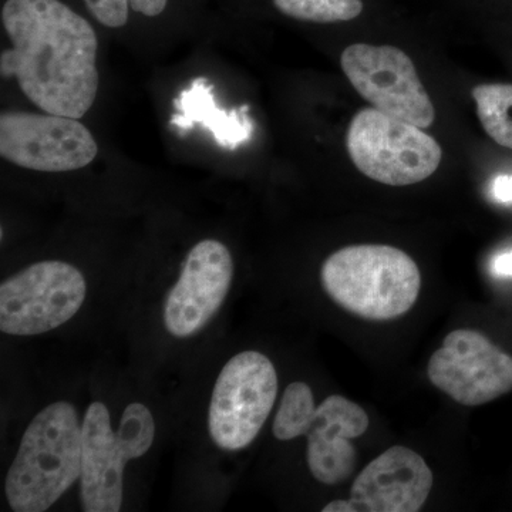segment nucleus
<instances>
[{
    "label": "nucleus",
    "instance_id": "nucleus-1",
    "mask_svg": "<svg viewBox=\"0 0 512 512\" xmlns=\"http://www.w3.org/2000/svg\"><path fill=\"white\" fill-rule=\"evenodd\" d=\"M2 25L12 49L0 56V73L45 113L82 119L99 92L93 26L62 0H6Z\"/></svg>",
    "mask_w": 512,
    "mask_h": 512
},
{
    "label": "nucleus",
    "instance_id": "nucleus-2",
    "mask_svg": "<svg viewBox=\"0 0 512 512\" xmlns=\"http://www.w3.org/2000/svg\"><path fill=\"white\" fill-rule=\"evenodd\" d=\"M83 426L72 403L49 404L30 421L5 480L15 512H43L82 474Z\"/></svg>",
    "mask_w": 512,
    "mask_h": 512
},
{
    "label": "nucleus",
    "instance_id": "nucleus-3",
    "mask_svg": "<svg viewBox=\"0 0 512 512\" xmlns=\"http://www.w3.org/2000/svg\"><path fill=\"white\" fill-rule=\"evenodd\" d=\"M320 281L330 299L367 320L406 315L420 295L421 275L412 256L389 245H352L329 256Z\"/></svg>",
    "mask_w": 512,
    "mask_h": 512
},
{
    "label": "nucleus",
    "instance_id": "nucleus-4",
    "mask_svg": "<svg viewBox=\"0 0 512 512\" xmlns=\"http://www.w3.org/2000/svg\"><path fill=\"white\" fill-rule=\"evenodd\" d=\"M156 437L153 414L144 404H128L119 430L101 402L90 404L83 421L80 491L86 512H119L123 505V473L128 460L148 453Z\"/></svg>",
    "mask_w": 512,
    "mask_h": 512
},
{
    "label": "nucleus",
    "instance_id": "nucleus-5",
    "mask_svg": "<svg viewBox=\"0 0 512 512\" xmlns=\"http://www.w3.org/2000/svg\"><path fill=\"white\" fill-rule=\"evenodd\" d=\"M357 170L377 183L404 187L429 178L441 163V147L420 127L376 109L359 111L346 138Z\"/></svg>",
    "mask_w": 512,
    "mask_h": 512
},
{
    "label": "nucleus",
    "instance_id": "nucleus-6",
    "mask_svg": "<svg viewBox=\"0 0 512 512\" xmlns=\"http://www.w3.org/2000/svg\"><path fill=\"white\" fill-rule=\"evenodd\" d=\"M86 296V278L76 266L37 262L0 285V330L12 336L50 332L74 318Z\"/></svg>",
    "mask_w": 512,
    "mask_h": 512
},
{
    "label": "nucleus",
    "instance_id": "nucleus-7",
    "mask_svg": "<svg viewBox=\"0 0 512 512\" xmlns=\"http://www.w3.org/2000/svg\"><path fill=\"white\" fill-rule=\"evenodd\" d=\"M278 396L271 360L256 350L238 353L222 367L212 390L208 430L222 450L248 447L264 427Z\"/></svg>",
    "mask_w": 512,
    "mask_h": 512
},
{
    "label": "nucleus",
    "instance_id": "nucleus-8",
    "mask_svg": "<svg viewBox=\"0 0 512 512\" xmlns=\"http://www.w3.org/2000/svg\"><path fill=\"white\" fill-rule=\"evenodd\" d=\"M97 153L93 134L79 119L28 111L0 116V156L18 167L67 173L93 163Z\"/></svg>",
    "mask_w": 512,
    "mask_h": 512
},
{
    "label": "nucleus",
    "instance_id": "nucleus-9",
    "mask_svg": "<svg viewBox=\"0 0 512 512\" xmlns=\"http://www.w3.org/2000/svg\"><path fill=\"white\" fill-rule=\"evenodd\" d=\"M343 72L373 109L420 128L430 127L436 110L406 53L393 46H349L340 56Z\"/></svg>",
    "mask_w": 512,
    "mask_h": 512
},
{
    "label": "nucleus",
    "instance_id": "nucleus-10",
    "mask_svg": "<svg viewBox=\"0 0 512 512\" xmlns=\"http://www.w3.org/2000/svg\"><path fill=\"white\" fill-rule=\"evenodd\" d=\"M427 376L454 402L481 406L512 392V356L483 333L458 329L430 357Z\"/></svg>",
    "mask_w": 512,
    "mask_h": 512
},
{
    "label": "nucleus",
    "instance_id": "nucleus-11",
    "mask_svg": "<svg viewBox=\"0 0 512 512\" xmlns=\"http://www.w3.org/2000/svg\"><path fill=\"white\" fill-rule=\"evenodd\" d=\"M234 278L231 252L220 241L204 239L185 259L177 284L164 303L165 329L185 339L200 332L220 311Z\"/></svg>",
    "mask_w": 512,
    "mask_h": 512
},
{
    "label": "nucleus",
    "instance_id": "nucleus-12",
    "mask_svg": "<svg viewBox=\"0 0 512 512\" xmlns=\"http://www.w3.org/2000/svg\"><path fill=\"white\" fill-rule=\"evenodd\" d=\"M429 464L409 447L394 446L356 477L350 500L357 512H417L433 487Z\"/></svg>",
    "mask_w": 512,
    "mask_h": 512
},
{
    "label": "nucleus",
    "instance_id": "nucleus-13",
    "mask_svg": "<svg viewBox=\"0 0 512 512\" xmlns=\"http://www.w3.org/2000/svg\"><path fill=\"white\" fill-rule=\"evenodd\" d=\"M178 111L170 120V126L185 134L200 124L210 131L218 146L235 150L247 143L254 133V121L248 116V106L238 110H222L214 99V87L204 77L192 80L190 89L181 92L174 101Z\"/></svg>",
    "mask_w": 512,
    "mask_h": 512
},
{
    "label": "nucleus",
    "instance_id": "nucleus-14",
    "mask_svg": "<svg viewBox=\"0 0 512 512\" xmlns=\"http://www.w3.org/2000/svg\"><path fill=\"white\" fill-rule=\"evenodd\" d=\"M473 99L485 133L512 150V84H480L474 87Z\"/></svg>",
    "mask_w": 512,
    "mask_h": 512
},
{
    "label": "nucleus",
    "instance_id": "nucleus-15",
    "mask_svg": "<svg viewBox=\"0 0 512 512\" xmlns=\"http://www.w3.org/2000/svg\"><path fill=\"white\" fill-rule=\"evenodd\" d=\"M315 410V399L309 384L303 382L289 384L282 394L281 406L272 426L276 439L289 441L306 436Z\"/></svg>",
    "mask_w": 512,
    "mask_h": 512
},
{
    "label": "nucleus",
    "instance_id": "nucleus-16",
    "mask_svg": "<svg viewBox=\"0 0 512 512\" xmlns=\"http://www.w3.org/2000/svg\"><path fill=\"white\" fill-rule=\"evenodd\" d=\"M309 470L319 483L336 485L352 476L356 467V450L349 439L308 444Z\"/></svg>",
    "mask_w": 512,
    "mask_h": 512
},
{
    "label": "nucleus",
    "instance_id": "nucleus-17",
    "mask_svg": "<svg viewBox=\"0 0 512 512\" xmlns=\"http://www.w3.org/2000/svg\"><path fill=\"white\" fill-rule=\"evenodd\" d=\"M288 18L313 23L348 22L363 12L362 0H274Z\"/></svg>",
    "mask_w": 512,
    "mask_h": 512
},
{
    "label": "nucleus",
    "instance_id": "nucleus-18",
    "mask_svg": "<svg viewBox=\"0 0 512 512\" xmlns=\"http://www.w3.org/2000/svg\"><path fill=\"white\" fill-rule=\"evenodd\" d=\"M93 18L110 29L126 26L130 10L147 18H157L167 8L168 0H83Z\"/></svg>",
    "mask_w": 512,
    "mask_h": 512
},
{
    "label": "nucleus",
    "instance_id": "nucleus-19",
    "mask_svg": "<svg viewBox=\"0 0 512 512\" xmlns=\"http://www.w3.org/2000/svg\"><path fill=\"white\" fill-rule=\"evenodd\" d=\"M491 195L495 201L510 204L512 202V175H498L491 184Z\"/></svg>",
    "mask_w": 512,
    "mask_h": 512
},
{
    "label": "nucleus",
    "instance_id": "nucleus-20",
    "mask_svg": "<svg viewBox=\"0 0 512 512\" xmlns=\"http://www.w3.org/2000/svg\"><path fill=\"white\" fill-rule=\"evenodd\" d=\"M491 272L498 278H512V248L494 256Z\"/></svg>",
    "mask_w": 512,
    "mask_h": 512
},
{
    "label": "nucleus",
    "instance_id": "nucleus-21",
    "mask_svg": "<svg viewBox=\"0 0 512 512\" xmlns=\"http://www.w3.org/2000/svg\"><path fill=\"white\" fill-rule=\"evenodd\" d=\"M323 512H357L352 500H336L322 508Z\"/></svg>",
    "mask_w": 512,
    "mask_h": 512
}]
</instances>
